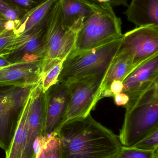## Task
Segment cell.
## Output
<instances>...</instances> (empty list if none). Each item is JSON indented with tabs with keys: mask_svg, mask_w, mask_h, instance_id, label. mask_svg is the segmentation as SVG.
I'll list each match as a JSON object with an SVG mask.
<instances>
[{
	"mask_svg": "<svg viewBox=\"0 0 158 158\" xmlns=\"http://www.w3.org/2000/svg\"><path fill=\"white\" fill-rule=\"evenodd\" d=\"M57 135L61 158H116L123 147L118 136L90 114L67 122Z\"/></svg>",
	"mask_w": 158,
	"mask_h": 158,
	"instance_id": "obj_1",
	"label": "cell"
},
{
	"mask_svg": "<svg viewBox=\"0 0 158 158\" xmlns=\"http://www.w3.org/2000/svg\"><path fill=\"white\" fill-rule=\"evenodd\" d=\"M119 135L123 146L131 147L158 125V88L155 85L130 98Z\"/></svg>",
	"mask_w": 158,
	"mask_h": 158,
	"instance_id": "obj_2",
	"label": "cell"
},
{
	"mask_svg": "<svg viewBox=\"0 0 158 158\" xmlns=\"http://www.w3.org/2000/svg\"><path fill=\"white\" fill-rule=\"evenodd\" d=\"M122 24L111 3L92 2L91 12L78 33L71 52L96 48L121 38Z\"/></svg>",
	"mask_w": 158,
	"mask_h": 158,
	"instance_id": "obj_3",
	"label": "cell"
},
{
	"mask_svg": "<svg viewBox=\"0 0 158 158\" xmlns=\"http://www.w3.org/2000/svg\"><path fill=\"white\" fill-rule=\"evenodd\" d=\"M84 20L80 19L71 27H66L62 18V1H56L48 16L45 28L43 76L53 67L64 61L73 51L78 33Z\"/></svg>",
	"mask_w": 158,
	"mask_h": 158,
	"instance_id": "obj_4",
	"label": "cell"
},
{
	"mask_svg": "<svg viewBox=\"0 0 158 158\" xmlns=\"http://www.w3.org/2000/svg\"><path fill=\"white\" fill-rule=\"evenodd\" d=\"M123 37L96 48L70 53L63 62L58 81L68 83L106 73L119 49Z\"/></svg>",
	"mask_w": 158,
	"mask_h": 158,
	"instance_id": "obj_5",
	"label": "cell"
},
{
	"mask_svg": "<svg viewBox=\"0 0 158 158\" xmlns=\"http://www.w3.org/2000/svg\"><path fill=\"white\" fill-rule=\"evenodd\" d=\"M35 86L0 85V148L5 152L11 146L22 109Z\"/></svg>",
	"mask_w": 158,
	"mask_h": 158,
	"instance_id": "obj_6",
	"label": "cell"
},
{
	"mask_svg": "<svg viewBox=\"0 0 158 158\" xmlns=\"http://www.w3.org/2000/svg\"><path fill=\"white\" fill-rule=\"evenodd\" d=\"M106 73L67 83L68 98L63 124L69 121L85 118L90 114L100 100V90Z\"/></svg>",
	"mask_w": 158,
	"mask_h": 158,
	"instance_id": "obj_7",
	"label": "cell"
},
{
	"mask_svg": "<svg viewBox=\"0 0 158 158\" xmlns=\"http://www.w3.org/2000/svg\"><path fill=\"white\" fill-rule=\"evenodd\" d=\"M119 51L136 67L158 54V30L152 26L136 27L123 34Z\"/></svg>",
	"mask_w": 158,
	"mask_h": 158,
	"instance_id": "obj_8",
	"label": "cell"
},
{
	"mask_svg": "<svg viewBox=\"0 0 158 158\" xmlns=\"http://www.w3.org/2000/svg\"><path fill=\"white\" fill-rule=\"evenodd\" d=\"M45 120L44 136L57 134L64 123L67 106L68 85L57 81L45 92Z\"/></svg>",
	"mask_w": 158,
	"mask_h": 158,
	"instance_id": "obj_9",
	"label": "cell"
},
{
	"mask_svg": "<svg viewBox=\"0 0 158 158\" xmlns=\"http://www.w3.org/2000/svg\"><path fill=\"white\" fill-rule=\"evenodd\" d=\"M46 23L30 33L17 37L12 52L7 55L11 64L43 61Z\"/></svg>",
	"mask_w": 158,
	"mask_h": 158,
	"instance_id": "obj_10",
	"label": "cell"
},
{
	"mask_svg": "<svg viewBox=\"0 0 158 158\" xmlns=\"http://www.w3.org/2000/svg\"><path fill=\"white\" fill-rule=\"evenodd\" d=\"M43 62L12 64L0 69V85L35 86L41 81Z\"/></svg>",
	"mask_w": 158,
	"mask_h": 158,
	"instance_id": "obj_11",
	"label": "cell"
},
{
	"mask_svg": "<svg viewBox=\"0 0 158 158\" xmlns=\"http://www.w3.org/2000/svg\"><path fill=\"white\" fill-rule=\"evenodd\" d=\"M45 120V93L40 83L33 89L27 121L29 148L34 158L35 144L39 138L44 136Z\"/></svg>",
	"mask_w": 158,
	"mask_h": 158,
	"instance_id": "obj_12",
	"label": "cell"
},
{
	"mask_svg": "<svg viewBox=\"0 0 158 158\" xmlns=\"http://www.w3.org/2000/svg\"><path fill=\"white\" fill-rule=\"evenodd\" d=\"M158 76V54L139 65L123 81V92L130 98L154 85Z\"/></svg>",
	"mask_w": 158,
	"mask_h": 158,
	"instance_id": "obj_13",
	"label": "cell"
},
{
	"mask_svg": "<svg viewBox=\"0 0 158 158\" xmlns=\"http://www.w3.org/2000/svg\"><path fill=\"white\" fill-rule=\"evenodd\" d=\"M124 13L136 27L152 26L158 30V0H131Z\"/></svg>",
	"mask_w": 158,
	"mask_h": 158,
	"instance_id": "obj_14",
	"label": "cell"
},
{
	"mask_svg": "<svg viewBox=\"0 0 158 158\" xmlns=\"http://www.w3.org/2000/svg\"><path fill=\"white\" fill-rule=\"evenodd\" d=\"M35 86L32 88L22 109L14 139L9 149L5 152V158H34L29 148L27 121Z\"/></svg>",
	"mask_w": 158,
	"mask_h": 158,
	"instance_id": "obj_15",
	"label": "cell"
},
{
	"mask_svg": "<svg viewBox=\"0 0 158 158\" xmlns=\"http://www.w3.org/2000/svg\"><path fill=\"white\" fill-rule=\"evenodd\" d=\"M136 67L128 56L118 50L103 81L99 95L100 100L104 98L114 96L110 90V85L112 82L116 80L123 82Z\"/></svg>",
	"mask_w": 158,
	"mask_h": 158,
	"instance_id": "obj_16",
	"label": "cell"
},
{
	"mask_svg": "<svg viewBox=\"0 0 158 158\" xmlns=\"http://www.w3.org/2000/svg\"><path fill=\"white\" fill-rule=\"evenodd\" d=\"M57 0H44L27 12L15 29L17 37L36 30L47 22L50 12Z\"/></svg>",
	"mask_w": 158,
	"mask_h": 158,
	"instance_id": "obj_17",
	"label": "cell"
},
{
	"mask_svg": "<svg viewBox=\"0 0 158 158\" xmlns=\"http://www.w3.org/2000/svg\"><path fill=\"white\" fill-rule=\"evenodd\" d=\"M63 23L70 28L78 20L85 19L90 14L92 2L87 0H61Z\"/></svg>",
	"mask_w": 158,
	"mask_h": 158,
	"instance_id": "obj_18",
	"label": "cell"
},
{
	"mask_svg": "<svg viewBox=\"0 0 158 158\" xmlns=\"http://www.w3.org/2000/svg\"><path fill=\"white\" fill-rule=\"evenodd\" d=\"M35 158H61L60 141L57 134L42 136L35 144Z\"/></svg>",
	"mask_w": 158,
	"mask_h": 158,
	"instance_id": "obj_19",
	"label": "cell"
},
{
	"mask_svg": "<svg viewBox=\"0 0 158 158\" xmlns=\"http://www.w3.org/2000/svg\"><path fill=\"white\" fill-rule=\"evenodd\" d=\"M116 158H157L155 151L123 146Z\"/></svg>",
	"mask_w": 158,
	"mask_h": 158,
	"instance_id": "obj_20",
	"label": "cell"
},
{
	"mask_svg": "<svg viewBox=\"0 0 158 158\" xmlns=\"http://www.w3.org/2000/svg\"><path fill=\"white\" fill-rule=\"evenodd\" d=\"M16 38L15 29L5 31L0 34V56L8 55L12 52Z\"/></svg>",
	"mask_w": 158,
	"mask_h": 158,
	"instance_id": "obj_21",
	"label": "cell"
},
{
	"mask_svg": "<svg viewBox=\"0 0 158 158\" xmlns=\"http://www.w3.org/2000/svg\"><path fill=\"white\" fill-rule=\"evenodd\" d=\"M64 61L53 67L43 76L40 83L44 92L47 91L52 85L58 81V77L62 70Z\"/></svg>",
	"mask_w": 158,
	"mask_h": 158,
	"instance_id": "obj_22",
	"label": "cell"
},
{
	"mask_svg": "<svg viewBox=\"0 0 158 158\" xmlns=\"http://www.w3.org/2000/svg\"><path fill=\"white\" fill-rule=\"evenodd\" d=\"M18 11L26 14L44 0H2Z\"/></svg>",
	"mask_w": 158,
	"mask_h": 158,
	"instance_id": "obj_23",
	"label": "cell"
},
{
	"mask_svg": "<svg viewBox=\"0 0 158 158\" xmlns=\"http://www.w3.org/2000/svg\"><path fill=\"white\" fill-rule=\"evenodd\" d=\"M132 147L150 151H156L158 148V125L146 137Z\"/></svg>",
	"mask_w": 158,
	"mask_h": 158,
	"instance_id": "obj_24",
	"label": "cell"
},
{
	"mask_svg": "<svg viewBox=\"0 0 158 158\" xmlns=\"http://www.w3.org/2000/svg\"><path fill=\"white\" fill-rule=\"evenodd\" d=\"M0 12L2 13L9 20L15 22L16 27L21 18L25 15L8 5L2 0H0Z\"/></svg>",
	"mask_w": 158,
	"mask_h": 158,
	"instance_id": "obj_25",
	"label": "cell"
},
{
	"mask_svg": "<svg viewBox=\"0 0 158 158\" xmlns=\"http://www.w3.org/2000/svg\"><path fill=\"white\" fill-rule=\"evenodd\" d=\"M15 22L7 19L2 13L0 12V32L5 30H13L15 28Z\"/></svg>",
	"mask_w": 158,
	"mask_h": 158,
	"instance_id": "obj_26",
	"label": "cell"
},
{
	"mask_svg": "<svg viewBox=\"0 0 158 158\" xmlns=\"http://www.w3.org/2000/svg\"><path fill=\"white\" fill-rule=\"evenodd\" d=\"M114 102L117 106L124 107L130 101L129 96L124 92H122L114 96Z\"/></svg>",
	"mask_w": 158,
	"mask_h": 158,
	"instance_id": "obj_27",
	"label": "cell"
},
{
	"mask_svg": "<svg viewBox=\"0 0 158 158\" xmlns=\"http://www.w3.org/2000/svg\"><path fill=\"white\" fill-rule=\"evenodd\" d=\"M123 87L124 86L123 82L118 80H116L113 81L110 85V90L114 96L117 94L123 92Z\"/></svg>",
	"mask_w": 158,
	"mask_h": 158,
	"instance_id": "obj_28",
	"label": "cell"
},
{
	"mask_svg": "<svg viewBox=\"0 0 158 158\" xmlns=\"http://www.w3.org/2000/svg\"><path fill=\"white\" fill-rule=\"evenodd\" d=\"M7 55L0 56V69L10 66L12 64L7 60Z\"/></svg>",
	"mask_w": 158,
	"mask_h": 158,
	"instance_id": "obj_29",
	"label": "cell"
},
{
	"mask_svg": "<svg viewBox=\"0 0 158 158\" xmlns=\"http://www.w3.org/2000/svg\"><path fill=\"white\" fill-rule=\"evenodd\" d=\"M128 0H111V4L112 6H128Z\"/></svg>",
	"mask_w": 158,
	"mask_h": 158,
	"instance_id": "obj_30",
	"label": "cell"
},
{
	"mask_svg": "<svg viewBox=\"0 0 158 158\" xmlns=\"http://www.w3.org/2000/svg\"><path fill=\"white\" fill-rule=\"evenodd\" d=\"M98 3H111V0H97Z\"/></svg>",
	"mask_w": 158,
	"mask_h": 158,
	"instance_id": "obj_31",
	"label": "cell"
},
{
	"mask_svg": "<svg viewBox=\"0 0 158 158\" xmlns=\"http://www.w3.org/2000/svg\"><path fill=\"white\" fill-rule=\"evenodd\" d=\"M87 1H89V2H92L96 3H98V2L97 0H87Z\"/></svg>",
	"mask_w": 158,
	"mask_h": 158,
	"instance_id": "obj_32",
	"label": "cell"
},
{
	"mask_svg": "<svg viewBox=\"0 0 158 158\" xmlns=\"http://www.w3.org/2000/svg\"><path fill=\"white\" fill-rule=\"evenodd\" d=\"M156 153V156L157 158H158V148L156 149V151H155Z\"/></svg>",
	"mask_w": 158,
	"mask_h": 158,
	"instance_id": "obj_33",
	"label": "cell"
},
{
	"mask_svg": "<svg viewBox=\"0 0 158 158\" xmlns=\"http://www.w3.org/2000/svg\"><path fill=\"white\" fill-rule=\"evenodd\" d=\"M3 31H2V32H0V34H2V33L3 32Z\"/></svg>",
	"mask_w": 158,
	"mask_h": 158,
	"instance_id": "obj_34",
	"label": "cell"
},
{
	"mask_svg": "<svg viewBox=\"0 0 158 158\" xmlns=\"http://www.w3.org/2000/svg\"></svg>",
	"mask_w": 158,
	"mask_h": 158,
	"instance_id": "obj_35",
	"label": "cell"
}]
</instances>
